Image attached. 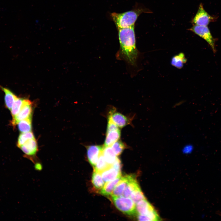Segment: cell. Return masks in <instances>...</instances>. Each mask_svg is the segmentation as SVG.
<instances>
[{
	"instance_id": "cell-1",
	"label": "cell",
	"mask_w": 221,
	"mask_h": 221,
	"mask_svg": "<svg viewBox=\"0 0 221 221\" xmlns=\"http://www.w3.org/2000/svg\"><path fill=\"white\" fill-rule=\"evenodd\" d=\"M117 29L121 54L129 64L134 66L138 56V51L136 46L134 25Z\"/></svg>"
},
{
	"instance_id": "cell-2",
	"label": "cell",
	"mask_w": 221,
	"mask_h": 221,
	"mask_svg": "<svg viewBox=\"0 0 221 221\" xmlns=\"http://www.w3.org/2000/svg\"><path fill=\"white\" fill-rule=\"evenodd\" d=\"M152 13L149 9L138 5L130 10L120 13L113 12L110 16L118 29L134 26L138 17L142 13Z\"/></svg>"
},
{
	"instance_id": "cell-3",
	"label": "cell",
	"mask_w": 221,
	"mask_h": 221,
	"mask_svg": "<svg viewBox=\"0 0 221 221\" xmlns=\"http://www.w3.org/2000/svg\"><path fill=\"white\" fill-rule=\"evenodd\" d=\"M116 207L123 213L132 215L137 213L135 204L129 197L111 196Z\"/></svg>"
},
{
	"instance_id": "cell-4",
	"label": "cell",
	"mask_w": 221,
	"mask_h": 221,
	"mask_svg": "<svg viewBox=\"0 0 221 221\" xmlns=\"http://www.w3.org/2000/svg\"><path fill=\"white\" fill-rule=\"evenodd\" d=\"M136 209L138 214L145 215L149 221H157L160 218L154 208L146 200H142L136 203Z\"/></svg>"
},
{
	"instance_id": "cell-5",
	"label": "cell",
	"mask_w": 221,
	"mask_h": 221,
	"mask_svg": "<svg viewBox=\"0 0 221 221\" xmlns=\"http://www.w3.org/2000/svg\"><path fill=\"white\" fill-rule=\"evenodd\" d=\"M189 30L204 40L210 46L214 53L216 52V40L212 36L207 26L194 25Z\"/></svg>"
},
{
	"instance_id": "cell-6",
	"label": "cell",
	"mask_w": 221,
	"mask_h": 221,
	"mask_svg": "<svg viewBox=\"0 0 221 221\" xmlns=\"http://www.w3.org/2000/svg\"><path fill=\"white\" fill-rule=\"evenodd\" d=\"M217 18L216 16H211L208 14L201 3L192 22L194 25L207 26L210 22L215 21Z\"/></svg>"
},
{
	"instance_id": "cell-7",
	"label": "cell",
	"mask_w": 221,
	"mask_h": 221,
	"mask_svg": "<svg viewBox=\"0 0 221 221\" xmlns=\"http://www.w3.org/2000/svg\"><path fill=\"white\" fill-rule=\"evenodd\" d=\"M32 103L29 100L24 99L20 111L12 118L11 123L15 126L20 121L27 118H32Z\"/></svg>"
},
{
	"instance_id": "cell-8",
	"label": "cell",
	"mask_w": 221,
	"mask_h": 221,
	"mask_svg": "<svg viewBox=\"0 0 221 221\" xmlns=\"http://www.w3.org/2000/svg\"><path fill=\"white\" fill-rule=\"evenodd\" d=\"M104 146L91 145L87 148V156L89 162L94 167L100 155L102 153Z\"/></svg>"
},
{
	"instance_id": "cell-9",
	"label": "cell",
	"mask_w": 221,
	"mask_h": 221,
	"mask_svg": "<svg viewBox=\"0 0 221 221\" xmlns=\"http://www.w3.org/2000/svg\"><path fill=\"white\" fill-rule=\"evenodd\" d=\"M108 118L120 128H122L129 123L127 118L122 114L112 110L109 113Z\"/></svg>"
},
{
	"instance_id": "cell-10",
	"label": "cell",
	"mask_w": 221,
	"mask_h": 221,
	"mask_svg": "<svg viewBox=\"0 0 221 221\" xmlns=\"http://www.w3.org/2000/svg\"><path fill=\"white\" fill-rule=\"evenodd\" d=\"M132 175H126L121 179L113 190L111 196H122L123 191Z\"/></svg>"
},
{
	"instance_id": "cell-11",
	"label": "cell",
	"mask_w": 221,
	"mask_h": 221,
	"mask_svg": "<svg viewBox=\"0 0 221 221\" xmlns=\"http://www.w3.org/2000/svg\"><path fill=\"white\" fill-rule=\"evenodd\" d=\"M101 175L104 181L107 182L121 176V170L111 166L103 172Z\"/></svg>"
},
{
	"instance_id": "cell-12",
	"label": "cell",
	"mask_w": 221,
	"mask_h": 221,
	"mask_svg": "<svg viewBox=\"0 0 221 221\" xmlns=\"http://www.w3.org/2000/svg\"><path fill=\"white\" fill-rule=\"evenodd\" d=\"M0 87L5 94L4 101L6 107L10 110L17 96L9 89L1 86H0Z\"/></svg>"
},
{
	"instance_id": "cell-13",
	"label": "cell",
	"mask_w": 221,
	"mask_h": 221,
	"mask_svg": "<svg viewBox=\"0 0 221 221\" xmlns=\"http://www.w3.org/2000/svg\"><path fill=\"white\" fill-rule=\"evenodd\" d=\"M120 135L121 132L119 129L106 132L104 146H110L113 143L118 140Z\"/></svg>"
},
{
	"instance_id": "cell-14",
	"label": "cell",
	"mask_w": 221,
	"mask_h": 221,
	"mask_svg": "<svg viewBox=\"0 0 221 221\" xmlns=\"http://www.w3.org/2000/svg\"><path fill=\"white\" fill-rule=\"evenodd\" d=\"M121 176L112 180L107 182L100 190V193L106 196L111 195L113 190L121 180Z\"/></svg>"
},
{
	"instance_id": "cell-15",
	"label": "cell",
	"mask_w": 221,
	"mask_h": 221,
	"mask_svg": "<svg viewBox=\"0 0 221 221\" xmlns=\"http://www.w3.org/2000/svg\"><path fill=\"white\" fill-rule=\"evenodd\" d=\"M140 188L135 177L132 175L126 187L122 196L129 197L133 191Z\"/></svg>"
},
{
	"instance_id": "cell-16",
	"label": "cell",
	"mask_w": 221,
	"mask_h": 221,
	"mask_svg": "<svg viewBox=\"0 0 221 221\" xmlns=\"http://www.w3.org/2000/svg\"><path fill=\"white\" fill-rule=\"evenodd\" d=\"M187 61V59L184 54L183 52L174 56L172 58L171 64V65L177 68L180 69L182 68L184 64Z\"/></svg>"
},
{
	"instance_id": "cell-17",
	"label": "cell",
	"mask_w": 221,
	"mask_h": 221,
	"mask_svg": "<svg viewBox=\"0 0 221 221\" xmlns=\"http://www.w3.org/2000/svg\"><path fill=\"white\" fill-rule=\"evenodd\" d=\"M102 153L106 161L110 165H111L117 158V156L110 146H104Z\"/></svg>"
},
{
	"instance_id": "cell-18",
	"label": "cell",
	"mask_w": 221,
	"mask_h": 221,
	"mask_svg": "<svg viewBox=\"0 0 221 221\" xmlns=\"http://www.w3.org/2000/svg\"><path fill=\"white\" fill-rule=\"evenodd\" d=\"M106 161L102 153L99 156L97 162L94 167V171L101 174L103 172L111 166Z\"/></svg>"
},
{
	"instance_id": "cell-19",
	"label": "cell",
	"mask_w": 221,
	"mask_h": 221,
	"mask_svg": "<svg viewBox=\"0 0 221 221\" xmlns=\"http://www.w3.org/2000/svg\"><path fill=\"white\" fill-rule=\"evenodd\" d=\"M31 122L32 118H27L20 121L17 124L18 130L21 133L31 131Z\"/></svg>"
},
{
	"instance_id": "cell-20",
	"label": "cell",
	"mask_w": 221,
	"mask_h": 221,
	"mask_svg": "<svg viewBox=\"0 0 221 221\" xmlns=\"http://www.w3.org/2000/svg\"><path fill=\"white\" fill-rule=\"evenodd\" d=\"M92 183L96 189L100 190L105 184L100 174L95 171L92 176Z\"/></svg>"
},
{
	"instance_id": "cell-21",
	"label": "cell",
	"mask_w": 221,
	"mask_h": 221,
	"mask_svg": "<svg viewBox=\"0 0 221 221\" xmlns=\"http://www.w3.org/2000/svg\"><path fill=\"white\" fill-rule=\"evenodd\" d=\"M34 137L33 133L31 131L21 133L19 135L17 142V146L20 148L27 141L34 138Z\"/></svg>"
},
{
	"instance_id": "cell-22",
	"label": "cell",
	"mask_w": 221,
	"mask_h": 221,
	"mask_svg": "<svg viewBox=\"0 0 221 221\" xmlns=\"http://www.w3.org/2000/svg\"><path fill=\"white\" fill-rule=\"evenodd\" d=\"M24 100V99L17 97L15 99L10 110L12 117L16 116L20 111Z\"/></svg>"
},
{
	"instance_id": "cell-23",
	"label": "cell",
	"mask_w": 221,
	"mask_h": 221,
	"mask_svg": "<svg viewBox=\"0 0 221 221\" xmlns=\"http://www.w3.org/2000/svg\"><path fill=\"white\" fill-rule=\"evenodd\" d=\"M130 197L135 204L140 200L146 199L140 188L133 191Z\"/></svg>"
},
{
	"instance_id": "cell-24",
	"label": "cell",
	"mask_w": 221,
	"mask_h": 221,
	"mask_svg": "<svg viewBox=\"0 0 221 221\" xmlns=\"http://www.w3.org/2000/svg\"><path fill=\"white\" fill-rule=\"evenodd\" d=\"M126 147L125 145L121 141L118 140L112 145V148L116 156L120 155Z\"/></svg>"
},
{
	"instance_id": "cell-25",
	"label": "cell",
	"mask_w": 221,
	"mask_h": 221,
	"mask_svg": "<svg viewBox=\"0 0 221 221\" xmlns=\"http://www.w3.org/2000/svg\"><path fill=\"white\" fill-rule=\"evenodd\" d=\"M194 149V147L193 145L190 143H188L183 146L182 150L184 153L188 154L192 152Z\"/></svg>"
},
{
	"instance_id": "cell-26",
	"label": "cell",
	"mask_w": 221,
	"mask_h": 221,
	"mask_svg": "<svg viewBox=\"0 0 221 221\" xmlns=\"http://www.w3.org/2000/svg\"><path fill=\"white\" fill-rule=\"evenodd\" d=\"M111 166L115 169L119 170H121V164L120 160L117 157L116 160L111 165Z\"/></svg>"
},
{
	"instance_id": "cell-27",
	"label": "cell",
	"mask_w": 221,
	"mask_h": 221,
	"mask_svg": "<svg viewBox=\"0 0 221 221\" xmlns=\"http://www.w3.org/2000/svg\"><path fill=\"white\" fill-rule=\"evenodd\" d=\"M184 102L182 101H180V102H178L177 103L173 105V107H179L182 105L183 103H184Z\"/></svg>"
}]
</instances>
